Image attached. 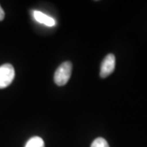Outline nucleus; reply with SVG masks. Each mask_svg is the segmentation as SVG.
Here are the masks:
<instances>
[{
    "instance_id": "obj_1",
    "label": "nucleus",
    "mask_w": 147,
    "mask_h": 147,
    "mask_svg": "<svg viewBox=\"0 0 147 147\" xmlns=\"http://www.w3.org/2000/svg\"><path fill=\"white\" fill-rule=\"evenodd\" d=\"M72 73V64L65 61L61 64L54 74V82L58 86H64L68 83Z\"/></svg>"
},
{
    "instance_id": "obj_2",
    "label": "nucleus",
    "mask_w": 147,
    "mask_h": 147,
    "mask_svg": "<svg viewBox=\"0 0 147 147\" xmlns=\"http://www.w3.org/2000/svg\"><path fill=\"white\" fill-rule=\"evenodd\" d=\"M15 78V69L11 64L0 66V89L8 87Z\"/></svg>"
},
{
    "instance_id": "obj_3",
    "label": "nucleus",
    "mask_w": 147,
    "mask_h": 147,
    "mask_svg": "<svg viewBox=\"0 0 147 147\" xmlns=\"http://www.w3.org/2000/svg\"><path fill=\"white\" fill-rule=\"evenodd\" d=\"M115 68V57L114 54H108L100 65V76L101 78H106L114 72Z\"/></svg>"
},
{
    "instance_id": "obj_4",
    "label": "nucleus",
    "mask_w": 147,
    "mask_h": 147,
    "mask_svg": "<svg viewBox=\"0 0 147 147\" xmlns=\"http://www.w3.org/2000/svg\"><path fill=\"white\" fill-rule=\"evenodd\" d=\"M33 16H34V18L38 22L43 24V25H45L47 26H54L56 25V21L53 19V17L47 16L42 11H33Z\"/></svg>"
},
{
    "instance_id": "obj_5",
    "label": "nucleus",
    "mask_w": 147,
    "mask_h": 147,
    "mask_svg": "<svg viewBox=\"0 0 147 147\" xmlns=\"http://www.w3.org/2000/svg\"><path fill=\"white\" fill-rule=\"evenodd\" d=\"M25 147H45V145L41 137H34L27 142Z\"/></svg>"
},
{
    "instance_id": "obj_6",
    "label": "nucleus",
    "mask_w": 147,
    "mask_h": 147,
    "mask_svg": "<svg viewBox=\"0 0 147 147\" xmlns=\"http://www.w3.org/2000/svg\"><path fill=\"white\" fill-rule=\"evenodd\" d=\"M91 147H110V146L104 138L98 137L92 142Z\"/></svg>"
},
{
    "instance_id": "obj_7",
    "label": "nucleus",
    "mask_w": 147,
    "mask_h": 147,
    "mask_svg": "<svg viewBox=\"0 0 147 147\" xmlns=\"http://www.w3.org/2000/svg\"><path fill=\"white\" fill-rule=\"evenodd\" d=\"M4 17H5V12H4L3 9L2 8V7L0 6V21H3L4 19Z\"/></svg>"
}]
</instances>
